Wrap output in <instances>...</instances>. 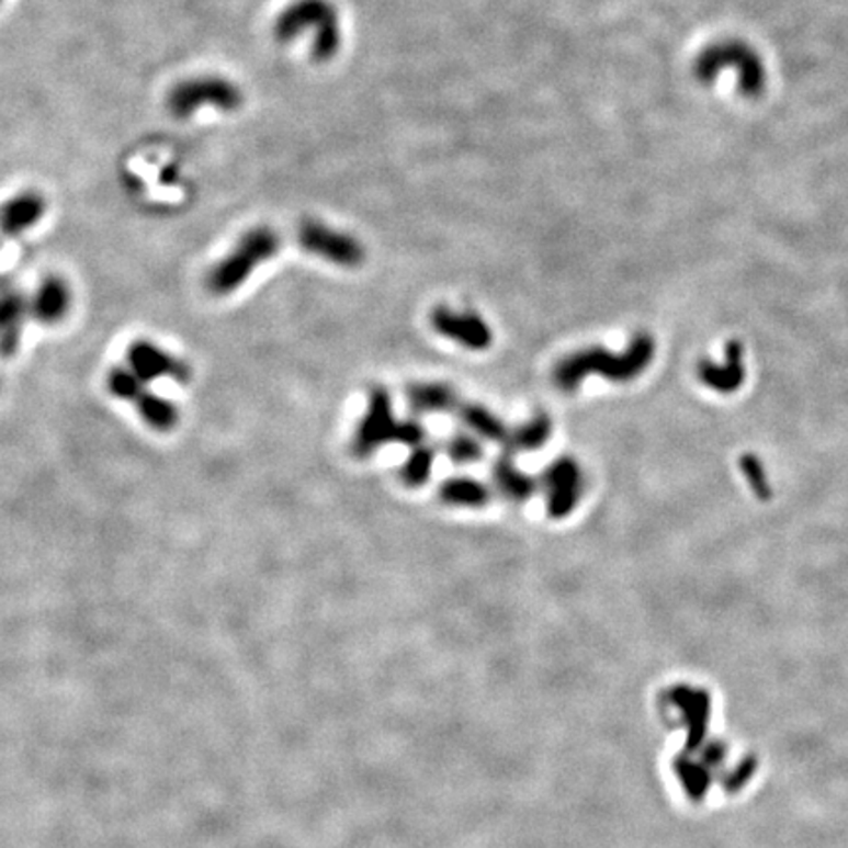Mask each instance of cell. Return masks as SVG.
I'll list each match as a JSON object with an SVG mask.
<instances>
[{"label": "cell", "instance_id": "obj_4", "mask_svg": "<svg viewBox=\"0 0 848 848\" xmlns=\"http://www.w3.org/2000/svg\"><path fill=\"white\" fill-rule=\"evenodd\" d=\"M242 103L244 94L240 87L218 75L185 79L176 84L168 94V111L176 118H189L203 106L234 112L238 111Z\"/></svg>", "mask_w": 848, "mask_h": 848}, {"label": "cell", "instance_id": "obj_17", "mask_svg": "<svg viewBox=\"0 0 848 848\" xmlns=\"http://www.w3.org/2000/svg\"><path fill=\"white\" fill-rule=\"evenodd\" d=\"M460 419L464 420L467 429L474 430L477 437L489 440V442H504L505 444L509 439L507 427L484 405H477V403L462 405Z\"/></svg>", "mask_w": 848, "mask_h": 848}, {"label": "cell", "instance_id": "obj_22", "mask_svg": "<svg viewBox=\"0 0 848 848\" xmlns=\"http://www.w3.org/2000/svg\"><path fill=\"white\" fill-rule=\"evenodd\" d=\"M425 437H427V430L422 429L417 420H399L397 442L407 446H420Z\"/></svg>", "mask_w": 848, "mask_h": 848}, {"label": "cell", "instance_id": "obj_11", "mask_svg": "<svg viewBox=\"0 0 848 848\" xmlns=\"http://www.w3.org/2000/svg\"><path fill=\"white\" fill-rule=\"evenodd\" d=\"M46 215V201L36 191L12 196L0 206V230L9 238L34 228Z\"/></svg>", "mask_w": 848, "mask_h": 848}, {"label": "cell", "instance_id": "obj_14", "mask_svg": "<svg viewBox=\"0 0 848 848\" xmlns=\"http://www.w3.org/2000/svg\"><path fill=\"white\" fill-rule=\"evenodd\" d=\"M407 402L419 415H437L456 409L457 395L444 383H415L407 389Z\"/></svg>", "mask_w": 848, "mask_h": 848}, {"label": "cell", "instance_id": "obj_2", "mask_svg": "<svg viewBox=\"0 0 848 848\" xmlns=\"http://www.w3.org/2000/svg\"><path fill=\"white\" fill-rule=\"evenodd\" d=\"M273 32L280 42H293L297 37L310 39V56L317 61H328L342 46V32L338 10L330 0H295L281 12Z\"/></svg>", "mask_w": 848, "mask_h": 848}, {"label": "cell", "instance_id": "obj_5", "mask_svg": "<svg viewBox=\"0 0 848 848\" xmlns=\"http://www.w3.org/2000/svg\"><path fill=\"white\" fill-rule=\"evenodd\" d=\"M106 389L112 397L132 403L149 429L171 432L178 427V405L149 392L148 385L142 383L128 368H112L106 373Z\"/></svg>", "mask_w": 848, "mask_h": 848}, {"label": "cell", "instance_id": "obj_23", "mask_svg": "<svg viewBox=\"0 0 848 848\" xmlns=\"http://www.w3.org/2000/svg\"><path fill=\"white\" fill-rule=\"evenodd\" d=\"M4 240H7V236H4V234H2V230H0V244L4 242Z\"/></svg>", "mask_w": 848, "mask_h": 848}, {"label": "cell", "instance_id": "obj_9", "mask_svg": "<svg viewBox=\"0 0 848 848\" xmlns=\"http://www.w3.org/2000/svg\"><path fill=\"white\" fill-rule=\"evenodd\" d=\"M128 370H131L142 383L158 382V380H171V382H191V368L179 360L168 350L149 342V340H134L128 352Z\"/></svg>", "mask_w": 848, "mask_h": 848}, {"label": "cell", "instance_id": "obj_8", "mask_svg": "<svg viewBox=\"0 0 848 848\" xmlns=\"http://www.w3.org/2000/svg\"><path fill=\"white\" fill-rule=\"evenodd\" d=\"M546 489V511L552 519L568 517L584 494V474L574 457H558L542 474Z\"/></svg>", "mask_w": 848, "mask_h": 848}, {"label": "cell", "instance_id": "obj_10", "mask_svg": "<svg viewBox=\"0 0 848 848\" xmlns=\"http://www.w3.org/2000/svg\"><path fill=\"white\" fill-rule=\"evenodd\" d=\"M430 323L439 335L446 336L474 352L487 350L494 342L491 328L476 313H457L452 308L439 307L432 310Z\"/></svg>", "mask_w": 848, "mask_h": 848}, {"label": "cell", "instance_id": "obj_7", "mask_svg": "<svg viewBox=\"0 0 848 848\" xmlns=\"http://www.w3.org/2000/svg\"><path fill=\"white\" fill-rule=\"evenodd\" d=\"M399 420L393 417L392 397L383 387L373 389L368 403L364 419L360 420L355 429L354 448L355 456H372L375 450L397 440Z\"/></svg>", "mask_w": 848, "mask_h": 848}, {"label": "cell", "instance_id": "obj_19", "mask_svg": "<svg viewBox=\"0 0 848 848\" xmlns=\"http://www.w3.org/2000/svg\"><path fill=\"white\" fill-rule=\"evenodd\" d=\"M434 464V448L417 446L410 454L409 460L405 462L402 470V477L409 487H419V485L429 482L430 472Z\"/></svg>", "mask_w": 848, "mask_h": 848}, {"label": "cell", "instance_id": "obj_12", "mask_svg": "<svg viewBox=\"0 0 848 848\" xmlns=\"http://www.w3.org/2000/svg\"><path fill=\"white\" fill-rule=\"evenodd\" d=\"M69 307H71L69 285L61 278L49 275L39 283V287L34 293L30 303V313L42 325H56L66 317Z\"/></svg>", "mask_w": 848, "mask_h": 848}, {"label": "cell", "instance_id": "obj_13", "mask_svg": "<svg viewBox=\"0 0 848 848\" xmlns=\"http://www.w3.org/2000/svg\"><path fill=\"white\" fill-rule=\"evenodd\" d=\"M701 382L719 393L737 392L745 382V365H743V346L740 342H728L725 352V364H713L711 360H703L700 368Z\"/></svg>", "mask_w": 848, "mask_h": 848}, {"label": "cell", "instance_id": "obj_15", "mask_svg": "<svg viewBox=\"0 0 848 848\" xmlns=\"http://www.w3.org/2000/svg\"><path fill=\"white\" fill-rule=\"evenodd\" d=\"M494 479L497 489L515 504L527 501L536 489L534 479L515 466L509 454L497 460V464L494 466Z\"/></svg>", "mask_w": 848, "mask_h": 848}, {"label": "cell", "instance_id": "obj_21", "mask_svg": "<svg viewBox=\"0 0 848 848\" xmlns=\"http://www.w3.org/2000/svg\"><path fill=\"white\" fill-rule=\"evenodd\" d=\"M740 467H743V474L753 487V491L760 499H768L772 495V489L768 487V477H766L765 466L760 464V460L753 454H745L740 457Z\"/></svg>", "mask_w": 848, "mask_h": 848}, {"label": "cell", "instance_id": "obj_18", "mask_svg": "<svg viewBox=\"0 0 848 848\" xmlns=\"http://www.w3.org/2000/svg\"><path fill=\"white\" fill-rule=\"evenodd\" d=\"M552 434V419L546 415H536L527 420L519 429L509 432L507 446L511 452H531L544 446Z\"/></svg>", "mask_w": 848, "mask_h": 848}, {"label": "cell", "instance_id": "obj_16", "mask_svg": "<svg viewBox=\"0 0 848 848\" xmlns=\"http://www.w3.org/2000/svg\"><path fill=\"white\" fill-rule=\"evenodd\" d=\"M440 499L446 505L454 507H484L491 497V491L487 485L472 479V477H452L440 485Z\"/></svg>", "mask_w": 848, "mask_h": 848}, {"label": "cell", "instance_id": "obj_24", "mask_svg": "<svg viewBox=\"0 0 848 848\" xmlns=\"http://www.w3.org/2000/svg\"><path fill=\"white\" fill-rule=\"evenodd\" d=\"M0 2H2V0H0Z\"/></svg>", "mask_w": 848, "mask_h": 848}, {"label": "cell", "instance_id": "obj_20", "mask_svg": "<svg viewBox=\"0 0 848 848\" xmlns=\"http://www.w3.org/2000/svg\"><path fill=\"white\" fill-rule=\"evenodd\" d=\"M446 454L454 464H476L484 457V448L470 434H454L448 440Z\"/></svg>", "mask_w": 848, "mask_h": 848}, {"label": "cell", "instance_id": "obj_3", "mask_svg": "<svg viewBox=\"0 0 848 848\" xmlns=\"http://www.w3.org/2000/svg\"><path fill=\"white\" fill-rule=\"evenodd\" d=\"M281 248L280 233L270 226H258L244 234L238 244L206 275V290L218 297L240 290L265 261L273 260Z\"/></svg>", "mask_w": 848, "mask_h": 848}, {"label": "cell", "instance_id": "obj_6", "mask_svg": "<svg viewBox=\"0 0 848 848\" xmlns=\"http://www.w3.org/2000/svg\"><path fill=\"white\" fill-rule=\"evenodd\" d=\"M297 244L310 256L340 268H358L365 260L364 244L352 234L336 230L318 221H303L298 224Z\"/></svg>", "mask_w": 848, "mask_h": 848}, {"label": "cell", "instance_id": "obj_1", "mask_svg": "<svg viewBox=\"0 0 848 848\" xmlns=\"http://www.w3.org/2000/svg\"><path fill=\"white\" fill-rule=\"evenodd\" d=\"M654 352H656V344L653 336L641 332L634 336L623 354H613L606 348L597 346L564 358L554 368L552 380L559 392L566 393L578 389L591 373L603 375L609 382H633L644 370H648V365L653 364Z\"/></svg>", "mask_w": 848, "mask_h": 848}]
</instances>
